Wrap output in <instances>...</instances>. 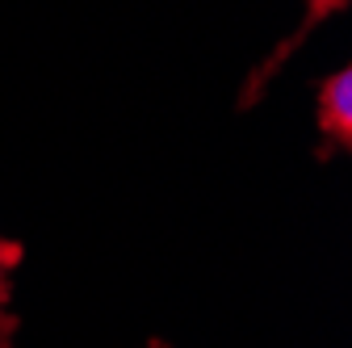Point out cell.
<instances>
[{"mask_svg":"<svg viewBox=\"0 0 352 348\" xmlns=\"http://www.w3.org/2000/svg\"><path fill=\"white\" fill-rule=\"evenodd\" d=\"M348 80H352L348 72H336L319 89V130L340 151H348L352 143V84Z\"/></svg>","mask_w":352,"mask_h":348,"instance_id":"1","label":"cell"},{"mask_svg":"<svg viewBox=\"0 0 352 348\" xmlns=\"http://www.w3.org/2000/svg\"><path fill=\"white\" fill-rule=\"evenodd\" d=\"M344 5H348V0H311V17H306V30L319 25L323 17H331V13L344 9ZM306 30H302V34H306ZM302 34H298V38H302ZM298 38H294V42H298Z\"/></svg>","mask_w":352,"mask_h":348,"instance_id":"2","label":"cell"},{"mask_svg":"<svg viewBox=\"0 0 352 348\" xmlns=\"http://www.w3.org/2000/svg\"><path fill=\"white\" fill-rule=\"evenodd\" d=\"M17 265V243H0V298L9 290V269Z\"/></svg>","mask_w":352,"mask_h":348,"instance_id":"3","label":"cell"},{"mask_svg":"<svg viewBox=\"0 0 352 348\" xmlns=\"http://www.w3.org/2000/svg\"><path fill=\"white\" fill-rule=\"evenodd\" d=\"M9 340H13V319L0 315V348H9Z\"/></svg>","mask_w":352,"mask_h":348,"instance_id":"4","label":"cell"}]
</instances>
